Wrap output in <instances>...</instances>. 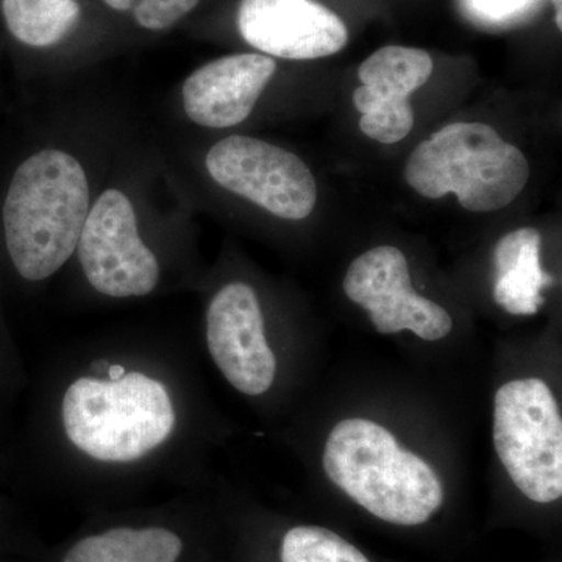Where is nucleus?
<instances>
[{
    "label": "nucleus",
    "instance_id": "0eeeda50",
    "mask_svg": "<svg viewBox=\"0 0 562 562\" xmlns=\"http://www.w3.org/2000/svg\"><path fill=\"white\" fill-rule=\"evenodd\" d=\"M344 292L371 316L383 335L412 330L424 341H439L453 328L446 308L414 291L408 260L397 247L364 251L347 269Z\"/></svg>",
    "mask_w": 562,
    "mask_h": 562
},
{
    "label": "nucleus",
    "instance_id": "39448f33",
    "mask_svg": "<svg viewBox=\"0 0 562 562\" xmlns=\"http://www.w3.org/2000/svg\"><path fill=\"white\" fill-rule=\"evenodd\" d=\"M205 166L224 190L280 220H306L316 206L317 183L305 161L266 140L228 136L211 147Z\"/></svg>",
    "mask_w": 562,
    "mask_h": 562
},
{
    "label": "nucleus",
    "instance_id": "6e6552de",
    "mask_svg": "<svg viewBox=\"0 0 562 562\" xmlns=\"http://www.w3.org/2000/svg\"><path fill=\"white\" fill-rule=\"evenodd\" d=\"M206 346L214 364L235 390L250 397L271 390L277 358L266 338L260 301L250 284L233 281L211 299Z\"/></svg>",
    "mask_w": 562,
    "mask_h": 562
},
{
    "label": "nucleus",
    "instance_id": "2eb2a0df",
    "mask_svg": "<svg viewBox=\"0 0 562 562\" xmlns=\"http://www.w3.org/2000/svg\"><path fill=\"white\" fill-rule=\"evenodd\" d=\"M281 562H371L341 536L322 527H295L284 535Z\"/></svg>",
    "mask_w": 562,
    "mask_h": 562
},
{
    "label": "nucleus",
    "instance_id": "f03ea898",
    "mask_svg": "<svg viewBox=\"0 0 562 562\" xmlns=\"http://www.w3.org/2000/svg\"><path fill=\"white\" fill-rule=\"evenodd\" d=\"M90 213V183L76 157L43 149L11 179L2 221L14 269L29 281L55 276L77 250Z\"/></svg>",
    "mask_w": 562,
    "mask_h": 562
},
{
    "label": "nucleus",
    "instance_id": "f3484780",
    "mask_svg": "<svg viewBox=\"0 0 562 562\" xmlns=\"http://www.w3.org/2000/svg\"><path fill=\"white\" fill-rule=\"evenodd\" d=\"M528 0H473L480 14H486L490 18H505L508 14L516 13L519 7L525 5Z\"/></svg>",
    "mask_w": 562,
    "mask_h": 562
},
{
    "label": "nucleus",
    "instance_id": "ddd939ff",
    "mask_svg": "<svg viewBox=\"0 0 562 562\" xmlns=\"http://www.w3.org/2000/svg\"><path fill=\"white\" fill-rule=\"evenodd\" d=\"M183 541L162 527L111 528L74 543L61 562H179Z\"/></svg>",
    "mask_w": 562,
    "mask_h": 562
},
{
    "label": "nucleus",
    "instance_id": "20e7f679",
    "mask_svg": "<svg viewBox=\"0 0 562 562\" xmlns=\"http://www.w3.org/2000/svg\"><path fill=\"white\" fill-rule=\"evenodd\" d=\"M494 446L525 497L562 495V419L557 398L539 379L514 380L495 394Z\"/></svg>",
    "mask_w": 562,
    "mask_h": 562
},
{
    "label": "nucleus",
    "instance_id": "f8f14e48",
    "mask_svg": "<svg viewBox=\"0 0 562 562\" xmlns=\"http://www.w3.org/2000/svg\"><path fill=\"white\" fill-rule=\"evenodd\" d=\"M541 246V233L532 227L506 233L495 246L494 301L516 316H535L546 303L543 288L554 283L553 277L542 271Z\"/></svg>",
    "mask_w": 562,
    "mask_h": 562
},
{
    "label": "nucleus",
    "instance_id": "dca6fc26",
    "mask_svg": "<svg viewBox=\"0 0 562 562\" xmlns=\"http://www.w3.org/2000/svg\"><path fill=\"white\" fill-rule=\"evenodd\" d=\"M110 9L133 11L136 24L146 31L160 32L171 29L187 16L201 0H103Z\"/></svg>",
    "mask_w": 562,
    "mask_h": 562
},
{
    "label": "nucleus",
    "instance_id": "9b49d317",
    "mask_svg": "<svg viewBox=\"0 0 562 562\" xmlns=\"http://www.w3.org/2000/svg\"><path fill=\"white\" fill-rule=\"evenodd\" d=\"M276 70L277 63L260 54L227 55L206 63L184 80V113L202 127H235L250 116Z\"/></svg>",
    "mask_w": 562,
    "mask_h": 562
},
{
    "label": "nucleus",
    "instance_id": "1a4fd4ad",
    "mask_svg": "<svg viewBox=\"0 0 562 562\" xmlns=\"http://www.w3.org/2000/svg\"><path fill=\"white\" fill-rule=\"evenodd\" d=\"M432 69L431 55L416 47L386 46L373 52L358 68L361 87L353 91L360 131L382 144L405 139L414 127L409 95L427 83Z\"/></svg>",
    "mask_w": 562,
    "mask_h": 562
},
{
    "label": "nucleus",
    "instance_id": "f257e3e1",
    "mask_svg": "<svg viewBox=\"0 0 562 562\" xmlns=\"http://www.w3.org/2000/svg\"><path fill=\"white\" fill-rule=\"evenodd\" d=\"M169 384L122 366L70 380L60 398V425L70 449L85 460L128 465L161 450L179 428Z\"/></svg>",
    "mask_w": 562,
    "mask_h": 562
},
{
    "label": "nucleus",
    "instance_id": "4468645a",
    "mask_svg": "<svg viewBox=\"0 0 562 562\" xmlns=\"http://www.w3.org/2000/svg\"><path fill=\"white\" fill-rule=\"evenodd\" d=\"M11 35L31 47H50L76 27L81 9L77 0H2Z\"/></svg>",
    "mask_w": 562,
    "mask_h": 562
},
{
    "label": "nucleus",
    "instance_id": "9d476101",
    "mask_svg": "<svg viewBox=\"0 0 562 562\" xmlns=\"http://www.w3.org/2000/svg\"><path fill=\"white\" fill-rule=\"evenodd\" d=\"M239 33L255 49L283 60H316L346 47L349 31L314 0H241Z\"/></svg>",
    "mask_w": 562,
    "mask_h": 562
},
{
    "label": "nucleus",
    "instance_id": "a211bd4d",
    "mask_svg": "<svg viewBox=\"0 0 562 562\" xmlns=\"http://www.w3.org/2000/svg\"><path fill=\"white\" fill-rule=\"evenodd\" d=\"M552 2L557 7V11H562V0H552Z\"/></svg>",
    "mask_w": 562,
    "mask_h": 562
},
{
    "label": "nucleus",
    "instance_id": "423d86ee",
    "mask_svg": "<svg viewBox=\"0 0 562 562\" xmlns=\"http://www.w3.org/2000/svg\"><path fill=\"white\" fill-rule=\"evenodd\" d=\"M76 251L92 290L106 297H146L160 283V261L140 239L133 203L114 188L91 206Z\"/></svg>",
    "mask_w": 562,
    "mask_h": 562
},
{
    "label": "nucleus",
    "instance_id": "7ed1b4c3",
    "mask_svg": "<svg viewBox=\"0 0 562 562\" xmlns=\"http://www.w3.org/2000/svg\"><path fill=\"white\" fill-rule=\"evenodd\" d=\"M531 168L519 147L483 122H453L422 140L406 160L405 179L417 194H457L462 209L491 213L512 205Z\"/></svg>",
    "mask_w": 562,
    "mask_h": 562
}]
</instances>
